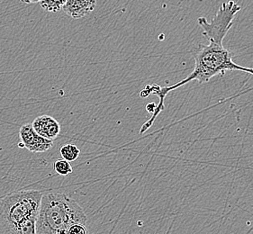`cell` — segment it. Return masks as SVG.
<instances>
[{
	"label": "cell",
	"mask_w": 253,
	"mask_h": 234,
	"mask_svg": "<svg viewBox=\"0 0 253 234\" xmlns=\"http://www.w3.org/2000/svg\"><path fill=\"white\" fill-rule=\"evenodd\" d=\"M68 234H88V232L85 224H78L71 226Z\"/></svg>",
	"instance_id": "obj_10"
},
{
	"label": "cell",
	"mask_w": 253,
	"mask_h": 234,
	"mask_svg": "<svg viewBox=\"0 0 253 234\" xmlns=\"http://www.w3.org/2000/svg\"><path fill=\"white\" fill-rule=\"evenodd\" d=\"M20 1L24 4H36V3H41L42 0H20Z\"/></svg>",
	"instance_id": "obj_12"
},
{
	"label": "cell",
	"mask_w": 253,
	"mask_h": 234,
	"mask_svg": "<svg viewBox=\"0 0 253 234\" xmlns=\"http://www.w3.org/2000/svg\"><path fill=\"white\" fill-rule=\"evenodd\" d=\"M66 3L67 0H42L40 3V5L42 9L47 12L56 13L63 9Z\"/></svg>",
	"instance_id": "obj_8"
},
{
	"label": "cell",
	"mask_w": 253,
	"mask_h": 234,
	"mask_svg": "<svg viewBox=\"0 0 253 234\" xmlns=\"http://www.w3.org/2000/svg\"><path fill=\"white\" fill-rule=\"evenodd\" d=\"M32 125L39 135L50 141H54L61 132V124L49 116L36 117Z\"/></svg>",
	"instance_id": "obj_5"
},
{
	"label": "cell",
	"mask_w": 253,
	"mask_h": 234,
	"mask_svg": "<svg viewBox=\"0 0 253 234\" xmlns=\"http://www.w3.org/2000/svg\"><path fill=\"white\" fill-rule=\"evenodd\" d=\"M96 6V0H67L62 10L71 18L80 19L89 15Z\"/></svg>",
	"instance_id": "obj_6"
},
{
	"label": "cell",
	"mask_w": 253,
	"mask_h": 234,
	"mask_svg": "<svg viewBox=\"0 0 253 234\" xmlns=\"http://www.w3.org/2000/svg\"><path fill=\"white\" fill-rule=\"evenodd\" d=\"M155 108H156V106L154 105V104H149V105H147L146 110L148 112L152 113L154 112V110H155Z\"/></svg>",
	"instance_id": "obj_11"
},
{
	"label": "cell",
	"mask_w": 253,
	"mask_h": 234,
	"mask_svg": "<svg viewBox=\"0 0 253 234\" xmlns=\"http://www.w3.org/2000/svg\"><path fill=\"white\" fill-rule=\"evenodd\" d=\"M42 195V191L24 190L0 199V234H36Z\"/></svg>",
	"instance_id": "obj_2"
},
{
	"label": "cell",
	"mask_w": 253,
	"mask_h": 234,
	"mask_svg": "<svg viewBox=\"0 0 253 234\" xmlns=\"http://www.w3.org/2000/svg\"><path fill=\"white\" fill-rule=\"evenodd\" d=\"M19 137V146L26 148L31 153H45L53 147V141L42 137L30 123H26L20 128Z\"/></svg>",
	"instance_id": "obj_4"
},
{
	"label": "cell",
	"mask_w": 253,
	"mask_h": 234,
	"mask_svg": "<svg viewBox=\"0 0 253 234\" xmlns=\"http://www.w3.org/2000/svg\"><path fill=\"white\" fill-rule=\"evenodd\" d=\"M240 10L241 6L238 4L234 1H229L222 4L211 22L205 17L198 18V25L203 29V36L208 38L209 44L199 45L195 54L194 70L186 78L169 87H161L156 84L148 85L146 88L141 92L140 95L142 97L151 94L160 97V102L156 106L151 119L142 125L141 133L151 127L156 117L165 109L164 100L169 92L182 87L192 80H198L201 84L208 83L213 77L223 76L226 72L237 71L246 72L253 76V68L236 64L233 60V53L223 47V39L233 26V19Z\"/></svg>",
	"instance_id": "obj_1"
},
{
	"label": "cell",
	"mask_w": 253,
	"mask_h": 234,
	"mask_svg": "<svg viewBox=\"0 0 253 234\" xmlns=\"http://www.w3.org/2000/svg\"><path fill=\"white\" fill-rule=\"evenodd\" d=\"M53 168H54L56 173L63 176V177L70 175L73 171L71 163L67 161L65 159H63V158L56 160L54 164H53Z\"/></svg>",
	"instance_id": "obj_9"
},
{
	"label": "cell",
	"mask_w": 253,
	"mask_h": 234,
	"mask_svg": "<svg viewBox=\"0 0 253 234\" xmlns=\"http://www.w3.org/2000/svg\"><path fill=\"white\" fill-rule=\"evenodd\" d=\"M60 153L63 159H65L69 162H72V161H75L77 158L80 157L81 150L74 144H66L61 148Z\"/></svg>",
	"instance_id": "obj_7"
},
{
	"label": "cell",
	"mask_w": 253,
	"mask_h": 234,
	"mask_svg": "<svg viewBox=\"0 0 253 234\" xmlns=\"http://www.w3.org/2000/svg\"><path fill=\"white\" fill-rule=\"evenodd\" d=\"M86 214L75 200L57 192L43 194L36 219V234H68L74 224H86Z\"/></svg>",
	"instance_id": "obj_3"
}]
</instances>
